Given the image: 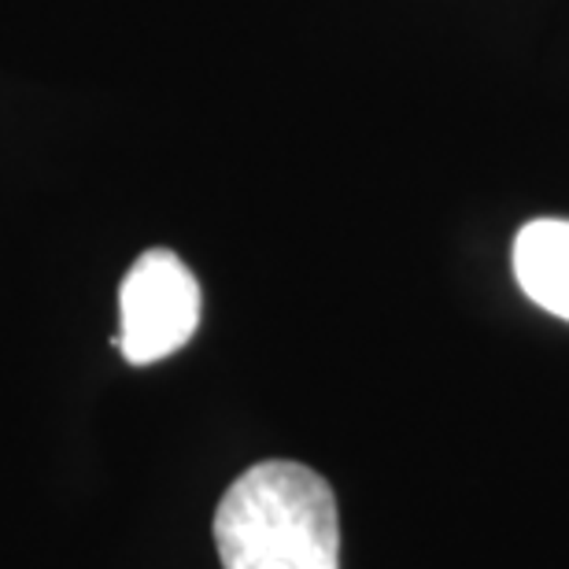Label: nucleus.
Instances as JSON below:
<instances>
[{
  "mask_svg": "<svg viewBox=\"0 0 569 569\" xmlns=\"http://www.w3.org/2000/svg\"><path fill=\"white\" fill-rule=\"evenodd\" d=\"M515 278L532 303L569 322V222L537 219L515 241Z\"/></svg>",
  "mask_w": 569,
  "mask_h": 569,
  "instance_id": "3",
  "label": "nucleus"
},
{
  "mask_svg": "<svg viewBox=\"0 0 569 569\" xmlns=\"http://www.w3.org/2000/svg\"><path fill=\"white\" fill-rule=\"evenodd\" d=\"M200 281L170 248H148L119 284V333L111 345L130 367L174 356L200 326Z\"/></svg>",
  "mask_w": 569,
  "mask_h": 569,
  "instance_id": "2",
  "label": "nucleus"
},
{
  "mask_svg": "<svg viewBox=\"0 0 569 569\" xmlns=\"http://www.w3.org/2000/svg\"><path fill=\"white\" fill-rule=\"evenodd\" d=\"M222 569H340L337 496L311 466L256 462L214 510Z\"/></svg>",
  "mask_w": 569,
  "mask_h": 569,
  "instance_id": "1",
  "label": "nucleus"
}]
</instances>
